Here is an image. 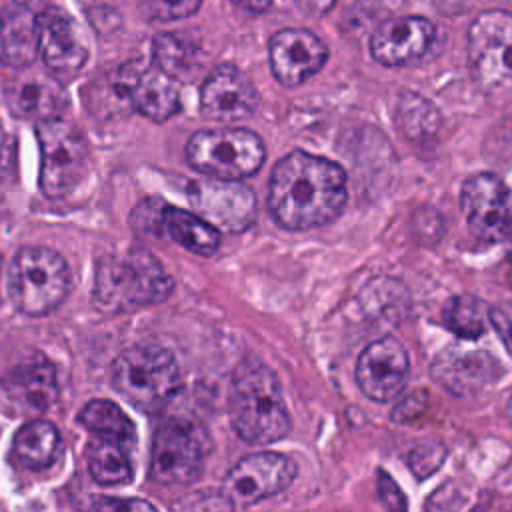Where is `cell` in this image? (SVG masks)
I'll return each instance as SVG.
<instances>
[{
    "mask_svg": "<svg viewBox=\"0 0 512 512\" xmlns=\"http://www.w3.org/2000/svg\"><path fill=\"white\" fill-rule=\"evenodd\" d=\"M346 172L334 160L294 150L276 162L268 182V208L286 230H310L340 216Z\"/></svg>",
    "mask_w": 512,
    "mask_h": 512,
    "instance_id": "1",
    "label": "cell"
},
{
    "mask_svg": "<svg viewBox=\"0 0 512 512\" xmlns=\"http://www.w3.org/2000/svg\"><path fill=\"white\" fill-rule=\"evenodd\" d=\"M228 414L232 428L248 444H272L290 430V414L276 374L252 358L240 362L232 374Z\"/></svg>",
    "mask_w": 512,
    "mask_h": 512,
    "instance_id": "2",
    "label": "cell"
},
{
    "mask_svg": "<svg viewBox=\"0 0 512 512\" xmlns=\"http://www.w3.org/2000/svg\"><path fill=\"white\" fill-rule=\"evenodd\" d=\"M174 282L162 264L146 250L104 256L96 266L94 302L102 312L118 314L164 302Z\"/></svg>",
    "mask_w": 512,
    "mask_h": 512,
    "instance_id": "3",
    "label": "cell"
},
{
    "mask_svg": "<svg viewBox=\"0 0 512 512\" xmlns=\"http://www.w3.org/2000/svg\"><path fill=\"white\" fill-rule=\"evenodd\" d=\"M470 74L480 92L494 104L512 102V14L480 12L466 36Z\"/></svg>",
    "mask_w": 512,
    "mask_h": 512,
    "instance_id": "4",
    "label": "cell"
},
{
    "mask_svg": "<svg viewBox=\"0 0 512 512\" xmlns=\"http://www.w3.org/2000/svg\"><path fill=\"white\" fill-rule=\"evenodd\" d=\"M6 288L16 310L26 316H44L68 296L70 270L56 250L24 246L8 266Z\"/></svg>",
    "mask_w": 512,
    "mask_h": 512,
    "instance_id": "5",
    "label": "cell"
},
{
    "mask_svg": "<svg viewBox=\"0 0 512 512\" xmlns=\"http://www.w3.org/2000/svg\"><path fill=\"white\" fill-rule=\"evenodd\" d=\"M112 384L134 406L158 410L180 390L182 374L168 350L132 346L114 360Z\"/></svg>",
    "mask_w": 512,
    "mask_h": 512,
    "instance_id": "6",
    "label": "cell"
},
{
    "mask_svg": "<svg viewBox=\"0 0 512 512\" xmlns=\"http://www.w3.org/2000/svg\"><path fill=\"white\" fill-rule=\"evenodd\" d=\"M266 158L262 138L246 128H208L186 142L188 164L212 178L242 180L260 170Z\"/></svg>",
    "mask_w": 512,
    "mask_h": 512,
    "instance_id": "7",
    "label": "cell"
},
{
    "mask_svg": "<svg viewBox=\"0 0 512 512\" xmlns=\"http://www.w3.org/2000/svg\"><path fill=\"white\" fill-rule=\"evenodd\" d=\"M208 452L210 438L198 422L170 418L154 432L150 476L168 486L190 484L200 476Z\"/></svg>",
    "mask_w": 512,
    "mask_h": 512,
    "instance_id": "8",
    "label": "cell"
},
{
    "mask_svg": "<svg viewBox=\"0 0 512 512\" xmlns=\"http://www.w3.org/2000/svg\"><path fill=\"white\" fill-rule=\"evenodd\" d=\"M40 146V188L48 198L66 196L88 166V144L80 130L60 116L36 122Z\"/></svg>",
    "mask_w": 512,
    "mask_h": 512,
    "instance_id": "9",
    "label": "cell"
},
{
    "mask_svg": "<svg viewBox=\"0 0 512 512\" xmlns=\"http://www.w3.org/2000/svg\"><path fill=\"white\" fill-rule=\"evenodd\" d=\"M296 464L280 452H254L240 458L224 478L222 498L236 508L252 506L292 484Z\"/></svg>",
    "mask_w": 512,
    "mask_h": 512,
    "instance_id": "10",
    "label": "cell"
},
{
    "mask_svg": "<svg viewBox=\"0 0 512 512\" xmlns=\"http://www.w3.org/2000/svg\"><path fill=\"white\" fill-rule=\"evenodd\" d=\"M460 206L468 230L484 242H500L512 230V192L490 172L470 176L462 184Z\"/></svg>",
    "mask_w": 512,
    "mask_h": 512,
    "instance_id": "11",
    "label": "cell"
},
{
    "mask_svg": "<svg viewBox=\"0 0 512 512\" xmlns=\"http://www.w3.org/2000/svg\"><path fill=\"white\" fill-rule=\"evenodd\" d=\"M190 202L202 218L224 232H242L256 216V196L240 180L200 178L190 184Z\"/></svg>",
    "mask_w": 512,
    "mask_h": 512,
    "instance_id": "12",
    "label": "cell"
},
{
    "mask_svg": "<svg viewBox=\"0 0 512 512\" xmlns=\"http://www.w3.org/2000/svg\"><path fill=\"white\" fill-rule=\"evenodd\" d=\"M408 370V352L402 342L384 336L370 342L358 356L356 382L370 400L390 402L402 392Z\"/></svg>",
    "mask_w": 512,
    "mask_h": 512,
    "instance_id": "13",
    "label": "cell"
},
{
    "mask_svg": "<svg viewBox=\"0 0 512 512\" xmlns=\"http://www.w3.org/2000/svg\"><path fill=\"white\" fill-rule=\"evenodd\" d=\"M268 56L274 78L286 88H296L322 70L328 48L310 30L284 28L270 38Z\"/></svg>",
    "mask_w": 512,
    "mask_h": 512,
    "instance_id": "14",
    "label": "cell"
},
{
    "mask_svg": "<svg viewBox=\"0 0 512 512\" xmlns=\"http://www.w3.org/2000/svg\"><path fill=\"white\" fill-rule=\"evenodd\" d=\"M258 106V92L252 80L232 64L216 66L202 82L200 108L204 116L232 122L250 116Z\"/></svg>",
    "mask_w": 512,
    "mask_h": 512,
    "instance_id": "15",
    "label": "cell"
},
{
    "mask_svg": "<svg viewBox=\"0 0 512 512\" xmlns=\"http://www.w3.org/2000/svg\"><path fill=\"white\" fill-rule=\"evenodd\" d=\"M40 56L54 76H74L88 58V46L76 22L60 8L38 14Z\"/></svg>",
    "mask_w": 512,
    "mask_h": 512,
    "instance_id": "16",
    "label": "cell"
},
{
    "mask_svg": "<svg viewBox=\"0 0 512 512\" xmlns=\"http://www.w3.org/2000/svg\"><path fill=\"white\" fill-rule=\"evenodd\" d=\"M434 40V26L422 16H400L382 22L372 38L370 52L384 66H404L424 56Z\"/></svg>",
    "mask_w": 512,
    "mask_h": 512,
    "instance_id": "17",
    "label": "cell"
},
{
    "mask_svg": "<svg viewBox=\"0 0 512 512\" xmlns=\"http://www.w3.org/2000/svg\"><path fill=\"white\" fill-rule=\"evenodd\" d=\"M2 390L16 412L40 414L58 396L56 368L42 354L26 358L2 378Z\"/></svg>",
    "mask_w": 512,
    "mask_h": 512,
    "instance_id": "18",
    "label": "cell"
},
{
    "mask_svg": "<svg viewBox=\"0 0 512 512\" xmlns=\"http://www.w3.org/2000/svg\"><path fill=\"white\" fill-rule=\"evenodd\" d=\"M498 362L486 350L448 346L430 366L432 378L456 396H470L496 378Z\"/></svg>",
    "mask_w": 512,
    "mask_h": 512,
    "instance_id": "19",
    "label": "cell"
},
{
    "mask_svg": "<svg viewBox=\"0 0 512 512\" xmlns=\"http://www.w3.org/2000/svg\"><path fill=\"white\" fill-rule=\"evenodd\" d=\"M6 102L16 116L40 122L60 116L66 94L54 74L22 72L6 86Z\"/></svg>",
    "mask_w": 512,
    "mask_h": 512,
    "instance_id": "20",
    "label": "cell"
},
{
    "mask_svg": "<svg viewBox=\"0 0 512 512\" xmlns=\"http://www.w3.org/2000/svg\"><path fill=\"white\" fill-rule=\"evenodd\" d=\"M40 56L38 16L16 6L0 16V62L12 68H28Z\"/></svg>",
    "mask_w": 512,
    "mask_h": 512,
    "instance_id": "21",
    "label": "cell"
},
{
    "mask_svg": "<svg viewBox=\"0 0 512 512\" xmlns=\"http://www.w3.org/2000/svg\"><path fill=\"white\" fill-rule=\"evenodd\" d=\"M132 108L154 122L170 120L180 110L176 80L156 66L138 68L132 84Z\"/></svg>",
    "mask_w": 512,
    "mask_h": 512,
    "instance_id": "22",
    "label": "cell"
},
{
    "mask_svg": "<svg viewBox=\"0 0 512 512\" xmlns=\"http://www.w3.org/2000/svg\"><path fill=\"white\" fill-rule=\"evenodd\" d=\"M60 442V432L52 422L34 418L14 434L12 456L22 468L42 470L56 460Z\"/></svg>",
    "mask_w": 512,
    "mask_h": 512,
    "instance_id": "23",
    "label": "cell"
},
{
    "mask_svg": "<svg viewBox=\"0 0 512 512\" xmlns=\"http://www.w3.org/2000/svg\"><path fill=\"white\" fill-rule=\"evenodd\" d=\"M162 226L176 244L192 254L212 256L220 248V230L200 214L176 206H164Z\"/></svg>",
    "mask_w": 512,
    "mask_h": 512,
    "instance_id": "24",
    "label": "cell"
},
{
    "mask_svg": "<svg viewBox=\"0 0 512 512\" xmlns=\"http://www.w3.org/2000/svg\"><path fill=\"white\" fill-rule=\"evenodd\" d=\"M154 66L178 82H190L200 72V48L180 34H158L152 40Z\"/></svg>",
    "mask_w": 512,
    "mask_h": 512,
    "instance_id": "25",
    "label": "cell"
},
{
    "mask_svg": "<svg viewBox=\"0 0 512 512\" xmlns=\"http://www.w3.org/2000/svg\"><path fill=\"white\" fill-rule=\"evenodd\" d=\"M78 422L94 436L118 442L132 450L136 444V428L132 420L112 400H92L78 412Z\"/></svg>",
    "mask_w": 512,
    "mask_h": 512,
    "instance_id": "26",
    "label": "cell"
},
{
    "mask_svg": "<svg viewBox=\"0 0 512 512\" xmlns=\"http://www.w3.org/2000/svg\"><path fill=\"white\" fill-rule=\"evenodd\" d=\"M128 452H130V448L96 436L90 442L88 456H86L90 476L98 484H104V486L128 484L134 476Z\"/></svg>",
    "mask_w": 512,
    "mask_h": 512,
    "instance_id": "27",
    "label": "cell"
},
{
    "mask_svg": "<svg viewBox=\"0 0 512 512\" xmlns=\"http://www.w3.org/2000/svg\"><path fill=\"white\" fill-rule=\"evenodd\" d=\"M442 318L452 334L466 340H476L488 328L490 308L476 296L458 294L444 304Z\"/></svg>",
    "mask_w": 512,
    "mask_h": 512,
    "instance_id": "28",
    "label": "cell"
},
{
    "mask_svg": "<svg viewBox=\"0 0 512 512\" xmlns=\"http://www.w3.org/2000/svg\"><path fill=\"white\" fill-rule=\"evenodd\" d=\"M140 66L126 64L98 78L92 86L90 104L94 110H104L102 114H118L132 108V84Z\"/></svg>",
    "mask_w": 512,
    "mask_h": 512,
    "instance_id": "29",
    "label": "cell"
},
{
    "mask_svg": "<svg viewBox=\"0 0 512 512\" xmlns=\"http://www.w3.org/2000/svg\"><path fill=\"white\" fill-rule=\"evenodd\" d=\"M396 112H398L396 120L400 130L412 140H420L424 136L434 134L440 122L438 110L432 106V102H428L424 96L414 92H404L398 98Z\"/></svg>",
    "mask_w": 512,
    "mask_h": 512,
    "instance_id": "30",
    "label": "cell"
},
{
    "mask_svg": "<svg viewBox=\"0 0 512 512\" xmlns=\"http://www.w3.org/2000/svg\"><path fill=\"white\" fill-rule=\"evenodd\" d=\"M202 0H142V10L152 20H182L200 8Z\"/></svg>",
    "mask_w": 512,
    "mask_h": 512,
    "instance_id": "31",
    "label": "cell"
},
{
    "mask_svg": "<svg viewBox=\"0 0 512 512\" xmlns=\"http://www.w3.org/2000/svg\"><path fill=\"white\" fill-rule=\"evenodd\" d=\"M490 322L498 332L502 344L512 356V302H502L490 308Z\"/></svg>",
    "mask_w": 512,
    "mask_h": 512,
    "instance_id": "32",
    "label": "cell"
},
{
    "mask_svg": "<svg viewBox=\"0 0 512 512\" xmlns=\"http://www.w3.org/2000/svg\"><path fill=\"white\" fill-rule=\"evenodd\" d=\"M378 492H380V496H382V502L388 506V508H394V510H398V508H406V500H404V494H402V490L394 484V480L388 476V474H384V472H380L378 474Z\"/></svg>",
    "mask_w": 512,
    "mask_h": 512,
    "instance_id": "33",
    "label": "cell"
},
{
    "mask_svg": "<svg viewBox=\"0 0 512 512\" xmlns=\"http://www.w3.org/2000/svg\"><path fill=\"white\" fill-rule=\"evenodd\" d=\"M94 508H100V510H154L156 506L146 502V500H132V498H126V500H120V498H100L92 504Z\"/></svg>",
    "mask_w": 512,
    "mask_h": 512,
    "instance_id": "34",
    "label": "cell"
},
{
    "mask_svg": "<svg viewBox=\"0 0 512 512\" xmlns=\"http://www.w3.org/2000/svg\"><path fill=\"white\" fill-rule=\"evenodd\" d=\"M296 6L308 16H324L332 10L336 0H294Z\"/></svg>",
    "mask_w": 512,
    "mask_h": 512,
    "instance_id": "35",
    "label": "cell"
},
{
    "mask_svg": "<svg viewBox=\"0 0 512 512\" xmlns=\"http://www.w3.org/2000/svg\"><path fill=\"white\" fill-rule=\"evenodd\" d=\"M436 4V8L442 14H460L468 8H472L474 4H478L480 0H432Z\"/></svg>",
    "mask_w": 512,
    "mask_h": 512,
    "instance_id": "36",
    "label": "cell"
},
{
    "mask_svg": "<svg viewBox=\"0 0 512 512\" xmlns=\"http://www.w3.org/2000/svg\"><path fill=\"white\" fill-rule=\"evenodd\" d=\"M232 2H234L238 8H242V10L260 14V12L268 10V6H270L272 0H232Z\"/></svg>",
    "mask_w": 512,
    "mask_h": 512,
    "instance_id": "37",
    "label": "cell"
},
{
    "mask_svg": "<svg viewBox=\"0 0 512 512\" xmlns=\"http://www.w3.org/2000/svg\"><path fill=\"white\" fill-rule=\"evenodd\" d=\"M506 414H508V418H510V422H512V394H510V398H508V402H506Z\"/></svg>",
    "mask_w": 512,
    "mask_h": 512,
    "instance_id": "38",
    "label": "cell"
},
{
    "mask_svg": "<svg viewBox=\"0 0 512 512\" xmlns=\"http://www.w3.org/2000/svg\"><path fill=\"white\" fill-rule=\"evenodd\" d=\"M508 236H510V250H508V254H510V260H512V230H510Z\"/></svg>",
    "mask_w": 512,
    "mask_h": 512,
    "instance_id": "39",
    "label": "cell"
},
{
    "mask_svg": "<svg viewBox=\"0 0 512 512\" xmlns=\"http://www.w3.org/2000/svg\"><path fill=\"white\" fill-rule=\"evenodd\" d=\"M0 276H2V256H0Z\"/></svg>",
    "mask_w": 512,
    "mask_h": 512,
    "instance_id": "40",
    "label": "cell"
}]
</instances>
